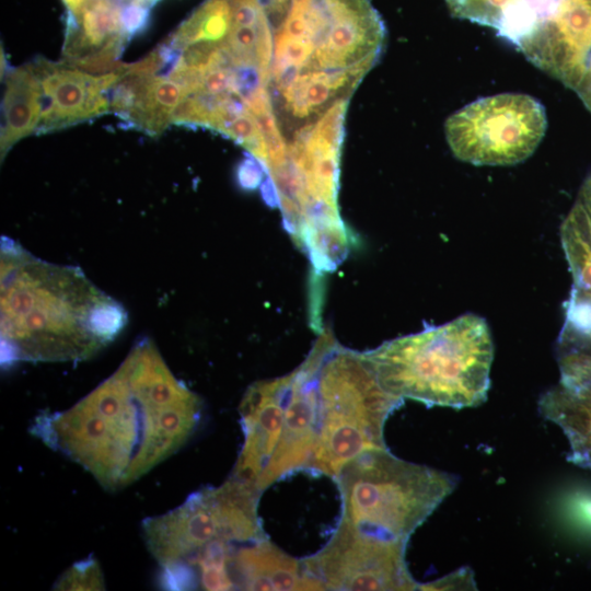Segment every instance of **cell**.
<instances>
[{
    "label": "cell",
    "instance_id": "cell-10",
    "mask_svg": "<svg viewBox=\"0 0 591 591\" xmlns=\"http://www.w3.org/2000/svg\"><path fill=\"white\" fill-rule=\"evenodd\" d=\"M517 48L534 66L573 91L591 56V0H560Z\"/></svg>",
    "mask_w": 591,
    "mask_h": 591
},
{
    "label": "cell",
    "instance_id": "cell-9",
    "mask_svg": "<svg viewBox=\"0 0 591 591\" xmlns=\"http://www.w3.org/2000/svg\"><path fill=\"white\" fill-rule=\"evenodd\" d=\"M333 337L332 331H323L305 360L290 372L282 431L257 482L260 491L291 473L306 470L318 430L316 375Z\"/></svg>",
    "mask_w": 591,
    "mask_h": 591
},
{
    "label": "cell",
    "instance_id": "cell-13",
    "mask_svg": "<svg viewBox=\"0 0 591 591\" xmlns=\"http://www.w3.org/2000/svg\"><path fill=\"white\" fill-rule=\"evenodd\" d=\"M185 97V89L170 77L127 73L124 69L112 89L111 111L147 134L159 136Z\"/></svg>",
    "mask_w": 591,
    "mask_h": 591
},
{
    "label": "cell",
    "instance_id": "cell-6",
    "mask_svg": "<svg viewBox=\"0 0 591 591\" xmlns=\"http://www.w3.org/2000/svg\"><path fill=\"white\" fill-rule=\"evenodd\" d=\"M262 491L230 475L218 487H205L167 513L143 521L148 549L161 568L163 586L206 548L267 537L258 515Z\"/></svg>",
    "mask_w": 591,
    "mask_h": 591
},
{
    "label": "cell",
    "instance_id": "cell-15",
    "mask_svg": "<svg viewBox=\"0 0 591 591\" xmlns=\"http://www.w3.org/2000/svg\"><path fill=\"white\" fill-rule=\"evenodd\" d=\"M560 0H445L453 16L494 28L515 47L557 8Z\"/></svg>",
    "mask_w": 591,
    "mask_h": 591
},
{
    "label": "cell",
    "instance_id": "cell-4",
    "mask_svg": "<svg viewBox=\"0 0 591 591\" xmlns=\"http://www.w3.org/2000/svg\"><path fill=\"white\" fill-rule=\"evenodd\" d=\"M318 430L308 472L335 479L364 452L385 449L384 426L404 399L387 392L366 357L332 338L316 375Z\"/></svg>",
    "mask_w": 591,
    "mask_h": 591
},
{
    "label": "cell",
    "instance_id": "cell-17",
    "mask_svg": "<svg viewBox=\"0 0 591 591\" xmlns=\"http://www.w3.org/2000/svg\"><path fill=\"white\" fill-rule=\"evenodd\" d=\"M560 233L570 235L591 248V174L582 183L576 201L560 227Z\"/></svg>",
    "mask_w": 591,
    "mask_h": 591
},
{
    "label": "cell",
    "instance_id": "cell-20",
    "mask_svg": "<svg viewBox=\"0 0 591 591\" xmlns=\"http://www.w3.org/2000/svg\"><path fill=\"white\" fill-rule=\"evenodd\" d=\"M566 513L575 524L591 532V493L570 495L566 501Z\"/></svg>",
    "mask_w": 591,
    "mask_h": 591
},
{
    "label": "cell",
    "instance_id": "cell-22",
    "mask_svg": "<svg viewBox=\"0 0 591 591\" xmlns=\"http://www.w3.org/2000/svg\"><path fill=\"white\" fill-rule=\"evenodd\" d=\"M264 174L262 165L254 157L248 154L239 166L237 179L243 188L255 189L262 183Z\"/></svg>",
    "mask_w": 591,
    "mask_h": 591
},
{
    "label": "cell",
    "instance_id": "cell-21",
    "mask_svg": "<svg viewBox=\"0 0 591 591\" xmlns=\"http://www.w3.org/2000/svg\"><path fill=\"white\" fill-rule=\"evenodd\" d=\"M150 5L130 1L124 4L121 11V23L126 35L130 38L142 31L148 23Z\"/></svg>",
    "mask_w": 591,
    "mask_h": 591
},
{
    "label": "cell",
    "instance_id": "cell-11",
    "mask_svg": "<svg viewBox=\"0 0 591 591\" xmlns=\"http://www.w3.org/2000/svg\"><path fill=\"white\" fill-rule=\"evenodd\" d=\"M33 67L44 93L43 114L37 132L67 127L109 112V91L121 78L125 69L92 74L65 62L54 63L43 58L37 59Z\"/></svg>",
    "mask_w": 591,
    "mask_h": 591
},
{
    "label": "cell",
    "instance_id": "cell-16",
    "mask_svg": "<svg viewBox=\"0 0 591 591\" xmlns=\"http://www.w3.org/2000/svg\"><path fill=\"white\" fill-rule=\"evenodd\" d=\"M1 158L22 138L37 131L44 106L40 80L33 67L13 69L5 78Z\"/></svg>",
    "mask_w": 591,
    "mask_h": 591
},
{
    "label": "cell",
    "instance_id": "cell-5",
    "mask_svg": "<svg viewBox=\"0 0 591 591\" xmlns=\"http://www.w3.org/2000/svg\"><path fill=\"white\" fill-rule=\"evenodd\" d=\"M334 480L341 499V521L404 542L457 484L453 474L404 461L387 448L362 453Z\"/></svg>",
    "mask_w": 591,
    "mask_h": 591
},
{
    "label": "cell",
    "instance_id": "cell-7",
    "mask_svg": "<svg viewBox=\"0 0 591 591\" xmlns=\"http://www.w3.org/2000/svg\"><path fill=\"white\" fill-rule=\"evenodd\" d=\"M547 128L544 106L522 93L476 100L445 121L447 141L461 161L474 165H512L526 160Z\"/></svg>",
    "mask_w": 591,
    "mask_h": 591
},
{
    "label": "cell",
    "instance_id": "cell-2",
    "mask_svg": "<svg viewBox=\"0 0 591 591\" xmlns=\"http://www.w3.org/2000/svg\"><path fill=\"white\" fill-rule=\"evenodd\" d=\"M2 363L80 361L114 340L127 312L74 266L39 259L2 237Z\"/></svg>",
    "mask_w": 591,
    "mask_h": 591
},
{
    "label": "cell",
    "instance_id": "cell-19",
    "mask_svg": "<svg viewBox=\"0 0 591 591\" xmlns=\"http://www.w3.org/2000/svg\"><path fill=\"white\" fill-rule=\"evenodd\" d=\"M476 589L477 588L472 569L461 568L438 580L426 584H418L417 590L444 591Z\"/></svg>",
    "mask_w": 591,
    "mask_h": 591
},
{
    "label": "cell",
    "instance_id": "cell-12",
    "mask_svg": "<svg viewBox=\"0 0 591 591\" xmlns=\"http://www.w3.org/2000/svg\"><path fill=\"white\" fill-rule=\"evenodd\" d=\"M289 382L290 373L259 381L244 394L240 404L244 441L231 476L257 487L282 431Z\"/></svg>",
    "mask_w": 591,
    "mask_h": 591
},
{
    "label": "cell",
    "instance_id": "cell-1",
    "mask_svg": "<svg viewBox=\"0 0 591 591\" xmlns=\"http://www.w3.org/2000/svg\"><path fill=\"white\" fill-rule=\"evenodd\" d=\"M201 415L199 396L173 375L154 343L143 338L71 408L38 416L32 432L104 488L116 490L178 451Z\"/></svg>",
    "mask_w": 591,
    "mask_h": 591
},
{
    "label": "cell",
    "instance_id": "cell-8",
    "mask_svg": "<svg viewBox=\"0 0 591 591\" xmlns=\"http://www.w3.org/2000/svg\"><path fill=\"white\" fill-rule=\"evenodd\" d=\"M406 545L339 520L328 542L302 561L324 590H417L405 559Z\"/></svg>",
    "mask_w": 591,
    "mask_h": 591
},
{
    "label": "cell",
    "instance_id": "cell-3",
    "mask_svg": "<svg viewBox=\"0 0 591 591\" xmlns=\"http://www.w3.org/2000/svg\"><path fill=\"white\" fill-rule=\"evenodd\" d=\"M382 386L427 406L466 408L487 399L494 343L486 321L468 313L364 351Z\"/></svg>",
    "mask_w": 591,
    "mask_h": 591
},
{
    "label": "cell",
    "instance_id": "cell-14",
    "mask_svg": "<svg viewBox=\"0 0 591 591\" xmlns=\"http://www.w3.org/2000/svg\"><path fill=\"white\" fill-rule=\"evenodd\" d=\"M234 590H324L296 559L267 537L243 544L236 551L231 568Z\"/></svg>",
    "mask_w": 591,
    "mask_h": 591
},
{
    "label": "cell",
    "instance_id": "cell-23",
    "mask_svg": "<svg viewBox=\"0 0 591 591\" xmlns=\"http://www.w3.org/2000/svg\"><path fill=\"white\" fill-rule=\"evenodd\" d=\"M573 91L591 113V56L587 62L582 78Z\"/></svg>",
    "mask_w": 591,
    "mask_h": 591
},
{
    "label": "cell",
    "instance_id": "cell-18",
    "mask_svg": "<svg viewBox=\"0 0 591 591\" xmlns=\"http://www.w3.org/2000/svg\"><path fill=\"white\" fill-rule=\"evenodd\" d=\"M57 586L67 590H99L103 589L102 575L94 560H86L65 572Z\"/></svg>",
    "mask_w": 591,
    "mask_h": 591
}]
</instances>
